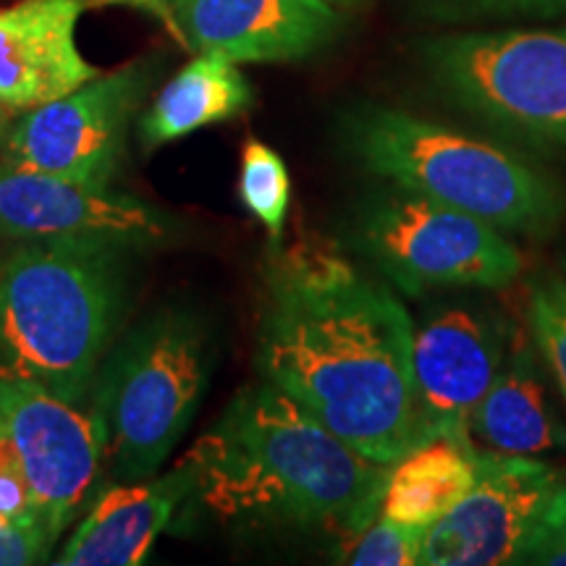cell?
I'll return each instance as SVG.
<instances>
[{"label": "cell", "instance_id": "6da1fadb", "mask_svg": "<svg viewBox=\"0 0 566 566\" xmlns=\"http://www.w3.org/2000/svg\"><path fill=\"white\" fill-rule=\"evenodd\" d=\"M273 250L258 334L260 378L354 451L396 464L422 446L407 307L331 247Z\"/></svg>", "mask_w": 566, "mask_h": 566}, {"label": "cell", "instance_id": "7a4b0ae2", "mask_svg": "<svg viewBox=\"0 0 566 566\" xmlns=\"http://www.w3.org/2000/svg\"><path fill=\"white\" fill-rule=\"evenodd\" d=\"M195 499L226 522L359 533L391 467L354 451L268 380L244 386L187 457Z\"/></svg>", "mask_w": 566, "mask_h": 566}, {"label": "cell", "instance_id": "3957f363", "mask_svg": "<svg viewBox=\"0 0 566 566\" xmlns=\"http://www.w3.org/2000/svg\"><path fill=\"white\" fill-rule=\"evenodd\" d=\"M134 252L105 242H19L0 258V370L87 407L122 336Z\"/></svg>", "mask_w": 566, "mask_h": 566}, {"label": "cell", "instance_id": "277c9868", "mask_svg": "<svg viewBox=\"0 0 566 566\" xmlns=\"http://www.w3.org/2000/svg\"><path fill=\"white\" fill-rule=\"evenodd\" d=\"M342 142L363 171L449 205L499 231L548 237L566 212L558 184L506 147L386 105H357Z\"/></svg>", "mask_w": 566, "mask_h": 566}, {"label": "cell", "instance_id": "5b68a950", "mask_svg": "<svg viewBox=\"0 0 566 566\" xmlns=\"http://www.w3.org/2000/svg\"><path fill=\"white\" fill-rule=\"evenodd\" d=\"M208 378V328L192 310H155L116 338L87 401L111 480L158 475L192 424Z\"/></svg>", "mask_w": 566, "mask_h": 566}, {"label": "cell", "instance_id": "8992f818", "mask_svg": "<svg viewBox=\"0 0 566 566\" xmlns=\"http://www.w3.org/2000/svg\"><path fill=\"white\" fill-rule=\"evenodd\" d=\"M422 63L457 108L566 155V27L446 34L424 42Z\"/></svg>", "mask_w": 566, "mask_h": 566}, {"label": "cell", "instance_id": "52a82bcc", "mask_svg": "<svg viewBox=\"0 0 566 566\" xmlns=\"http://www.w3.org/2000/svg\"><path fill=\"white\" fill-rule=\"evenodd\" d=\"M354 242L409 296L441 289L499 292L522 273V252L495 226L396 184L359 205Z\"/></svg>", "mask_w": 566, "mask_h": 566}, {"label": "cell", "instance_id": "ba28073f", "mask_svg": "<svg viewBox=\"0 0 566 566\" xmlns=\"http://www.w3.org/2000/svg\"><path fill=\"white\" fill-rule=\"evenodd\" d=\"M153 76L147 63H132L21 113L3 134V158L30 171L111 187L122 171L132 118Z\"/></svg>", "mask_w": 566, "mask_h": 566}, {"label": "cell", "instance_id": "9c48e42d", "mask_svg": "<svg viewBox=\"0 0 566 566\" xmlns=\"http://www.w3.org/2000/svg\"><path fill=\"white\" fill-rule=\"evenodd\" d=\"M0 433L30 480L42 527L59 541L101 475V424L87 407L69 405L34 380L0 370Z\"/></svg>", "mask_w": 566, "mask_h": 566}, {"label": "cell", "instance_id": "30bf717a", "mask_svg": "<svg viewBox=\"0 0 566 566\" xmlns=\"http://www.w3.org/2000/svg\"><path fill=\"white\" fill-rule=\"evenodd\" d=\"M176 218L111 187L30 171L0 158V237L17 242H105L150 252L171 244Z\"/></svg>", "mask_w": 566, "mask_h": 566}, {"label": "cell", "instance_id": "8fae6325", "mask_svg": "<svg viewBox=\"0 0 566 566\" xmlns=\"http://www.w3.org/2000/svg\"><path fill=\"white\" fill-rule=\"evenodd\" d=\"M558 485L554 467L533 457L480 451L475 483L459 504L424 527L422 566L514 564Z\"/></svg>", "mask_w": 566, "mask_h": 566}, {"label": "cell", "instance_id": "7c38bea8", "mask_svg": "<svg viewBox=\"0 0 566 566\" xmlns=\"http://www.w3.org/2000/svg\"><path fill=\"white\" fill-rule=\"evenodd\" d=\"M509 352V328L475 304H451L415 328L412 375L422 443L433 438L478 451L470 422Z\"/></svg>", "mask_w": 566, "mask_h": 566}, {"label": "cell", "instance_id": "4fadbf2b", "mask_svg": "<svg viewBox=\"0 0 566 566\" xmlns=\"http://www.w3.org/2000/svg\"><path fill=\"white\" fill-rule=\"evenodd\" d=\"M160 17L189 51L233 63L310 59L344 30V17L325 0H171Z\"/></svg>", "mask_w": 566, "mask_h": 566}, {"label": "cell", "instance_id": "5bb4252c", "mask_svg": "<svg viewBox=\"0 0 566 566\" xmlns=\"http://www.w3.org/2000/svg\"><path fill=\"white\" fill-rule=\"evenodd\" d=\"M90 0H19L0 9V116L59 101L101 71L76 45Z\"/></svg>", "mask_w": 566, "mask_h": 566}, {"label": "cell", "instance_id": "9a60e30c", "mask_svg": "<svg viewBox=\"0 0 566 566\" xmlns=\"http://www.w3.org/2000/svg\"><path fill=\"white\" fill-rule=\"evenodd\" d=\"M195 470L181 459L174 470L132 483L105 485L84 520L53 558L61 566H134L195 495Z\"/></svg>", "mask_w": 566, "mask_h": 566}, {"label": "cell", "instance_id": "2e32d148", "mask_svg": "<svg viewBox=\"0 0 566 566\" xmlns=\"http://www.w3.org/2000/svg\"><path fill=\"white\" fill-rule=\"evenodd\" d=\"M470 433L499 454L537 457L566 449V424L548 401L533 346L522 336L509 342L504 365L472 412Z\"/></svg>", "mask_w": 566, "mask_h": 566}, {"label": "cell", "instance_id": "e0dca14e", "mask_svg": "<svg viewBox=\"0 0 566 566\" xmlns=\"http://www.w3.org/2000/svg\"><path fill=\"white\" fill-rule=\"evenodd\" d=\"M252 105V87L237 63L221 53H200L174 76L139 122L145 150L168 145L202 129L229 122Z\"/></svg>", "mask_w": 566, "mask_h": 566}, {"label": "cell", "instance_id": "ac0fdd59", "mask_svg": "<svg viewBox=\"0 0 566 566\" xmlns=\"http://www.w3.org/2000/svg\"><path fill=\"white\" fill-rule=\"evenodd\" d=\"M478 451L433 438L391 464L380 514L407 525H433L475 483Z\"/></svg>", "mask_w": 566, "mask_h": 566}, {"label": "cell", "instance_id": "d6986e66", "mask_svg": "<svg viewBox=\"0 0 566 566\" xmlns=\"http://www.w3.org/2000/svg\"><path fill=\"white\" fill-rule=\"evenodd\" d=\"M239 200L263 223L271 244L279 247L292 202V179L281 155L258 139L247 142L242 150Z\"/></svg>", "mask_w": 566, "mask_h": 566}, {"label": "cell", "instance_id": "ffe728a7", "mask_svg": "<svg viewBox=\"0 0 566 566\" xmlns=\"http://www.w3.org/2000/svg\"><path fill=\"white\" fill-rule=\"evenodd\" d=\"M422 537V525H407L378 514L359 533L344 537L338 562L352 566H415L420 564Z\"/></svg>", "mask_w": 566, "mask_h": 566}, {"label": "cell", "instance_id": "44dd1931", "mask_svg": "<svg viewBox=\"0 0 566 566\" xmlns=\"http://www.w3.org/2000/svg\"><path fill=\"white\" fill-rule=\"evenodd\" d=\"M530 325L535 346L554 375L566 399V281L558 275H541L530 292Z\"/></svg>", "mask_w": 566, "mask_h": 566}, {"label": "cell", "instance_id": "7402d4cb", "mask_svg": "<svg viewBox=\"0 0 566 566\" xmlns=\"http://www.w3.org/2000/svg\"><path fill=\"white\" fill-rule=\"evenodd\" d=\"M0 514L6 520L19 522V525L45 530L40 522L38 504H34L30 480H27L24 470H21L19 459L13 454L11 443L6 441L3 433H0Z\"/></svg>", "mask_w": 566, "mask_h": 566}, {"label": "cell", "instance_id": "603a6c76", "mask_svg": "<svg viewBox=\"0 0 566 566\" xmlns=\"http://www.w3.org/2000/svg\"><path fill=\"white\" fill-rule=\"evenodd\" d=\"M55 543L45 530L19 525L0 514V566H30L51 562Z\"/></svg>", "mask_w": 566, "mask_h": 566}, {"label": "cell", "instance_id": "cb8c5ba5", "mask_svg": "<svg viewBox=\"0 0 566 566\" xmlns=\"http://www.w3.org/2000/svg\"><path fill=\"white\" fill-rule=\"evenodd\" d=\"M478 11L522 13V17H566V0H459Z\"/></svg>", "mask_w": 566, "mask_h": 566}, {"label": "cell", "instance_id": "d4e9b609", "mask_svg": "<svg viewBox=\"0 0 566 566\" xmlns=\"http://www.w3.org/2000/svg\"><path fill=\"white\" fill-rule=\"evenodd\" d=\"M535 533L558 537L566 543V483H558L554 495H551L546 512H543L541 522H537Z\"/></svg>", "mask_w": 566, "mask_h": 566}, {"label": "cell", "instance_id": "484cf974", "mask_svg": "<svg viewBox=\"0 0 566 566\" xmlns=\"http://www.w3.org/2000/svg\"><path fill=\"white\" fill-rule=\"evenodd\" d=\"M122 3H132V6H142V9H150V11H158L163 13L171 0H122Z\"/></svg>", "mask_w": 566, "mask_h": 566}, {"label": "cell", "instance_id": "4316f807", "mask_svg": "<svg viewBox=\"0 0 566 566\" xmlns=\"http://www.w3.org/2000/svg\"><path fill=\"white\" fill-rule=\"evenodd\" d=\"M325 3L336 6V9H354V6L365 3V0H325Z\"/></svg>", "mask_w": 566, "mask_h": 566}, {"label": "cell", "instance_id": "83f0119b", "mask_svg": "<svg viewBox=\"0 0 566 566\" xmlns=\"http://www.w3.org/2000/svg\"><path fill=\"white\" fill-rule=\"evenodd\" d=\"M562 271H564V281H566V258H564V263H562Z\"/></svg>", "mask_w": 566, "mask_h": 566}]
</instances>
